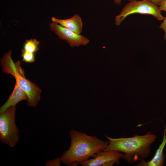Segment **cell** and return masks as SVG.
I'll return each mask as SVG.
<instances>
[{"mask_svg":"<svg viewBox=\"0 0 166 166\" xmlns=\"http://www.w3.org/2000/svg\"><path fill=\"white\" fill-rule=\"evenodd\" d=\"M70 146L60 158L64 164L77 166L82 162L93 157L107 147L109 141H105L96 136L87 135L73 129L69 132Z\"/></svg>","mask_w":166,"mask_h":166,"instance_id":"1","label":"cell"},{"mask_svg":"<svg viewBox=\"0 0 166 166\" xmlns=\"http://www.w3.org/2000/svg\"><path fill=\"white\" fill-rule=\"evenodd\" d=\"M105 136L109 143L104 151L116 150L123 152V158L130 163L147 157L150 153L151 146L156 138L150 132L144 135L127 138H113Z\"/></svg>","mask_w":166,"mask_h":166,"instance_id":"2","label":"cell"},{"mask_svg":"<svg viewBox=\"0 0 166 166\" xmlns=\"http://www.w3.org/2000/svg\"><path fill=\"white\" fill-rule=\"evenodd\" d=\"M11 55V51L10 50L5 53L1 59L2 71L14 76L16 82L28 96V105L35 107L40 100L41 90L36 84L25 77V72L21 66L20 61L14 62Z\"/></svg>","mask_w":166,"mask_h":166,"instance_id":"3","label":"cell"},{"mask_svg":"<svg viewBox=\"0 0 166 166\" xmlns=\"http://www.w3.org/2000/svg\"><path fill=\"white\" fill-rule=\"evenodd\" d=\"M161 11L158 5L148 0L130 2L116 17L115 24L117 26L120 25L127 16L135 14L150 15L159 20H163L164 18Z\"/></svg>","mask_w":166,"mask_h":166,"instance_id":"4","label":"cell"},{"mask_svg":"<svg viewBox=\"0 0 166 166\" xmlns=\"http://www.w3.org/2000/svg\"><path fill=\"white\" fill-rule=\"evenodd\" d=\"M16 106L7 109L0 115V140L11 148L14 147L19 138V130L15 122Z\"/></svg>","mask_w":166,"mask_h":166,"instance_id":"5","label":"cell"},{"mask_svg":"<svg viewBox=\"0 0 166 166\" xmlns=\"http://www.w3.org/2000/svg\"><path fill=\"white\" fill-rule=\"evenodd\" d=\"M50 30L54 32L59 38L65 40L70 46L73 47L80 45H86L89 42L87 37L77 34L61 26L52 22L49 24Z\"/></svg>","mask_w":166,"mask_h":166,"instance_id":"6","label":"cell"},{"mask_svg":"<svg viewBox=\"0 0 166 166\" xmlns=\"http://www.w3.org/2000/svg\"><path fill=\"white\" fill-rule=\"evenodd\" d=\"M124 154L119 151H103L97 154L93 159H89L81 163L82 166H112L120 164V160Z\"/></svg>","mask_w":166,"mask_h":166,"instance_id":"7","label":"cell"},{"mask_svg":"<svg viewBox=\"0 0 166 166\" xmlns=\"http://www.w3.org/2000/svg\"><path fill=\"white\" fill-rule=\"evenodd\" d=\"M28 100L26 92L16 82L12 93L6 102L0 108V114L4 113L7 109L12 106H16L19 102Z\"/></svg>","mask_w":166,"mask_h":166,"instance_id":"8","label":"cell"},{"mask_svg":"<svg viewBox=\"0 0 166 166\" xmlns=\"http://www.w3.org/2000/svg\"><path fill=\"white\" fill-rule=\"evenodd\" d=\"M53 22L61 26L79 34L83 31V23L81 17L77 14H75L71 18L65 19H61L52 17Z\"/></svg>","mask_w":166,"mask_h":166,"instance_id":"9","label":"cell"},{"mask_svg":"<svg viewBox=\"0 0 166 166\" xmlns=\"http://www.w3.org/2000/svg\"><path fill=\"white\" fill-rule=\"evenodd\" d=\"M166 128L164 127L162 141L157 149L153 158L150 161L146 162L142 160L136 165L137 166H162L164 164L165 155L163 150L166 144Z\"/></svg>","mask_w":166,"mask_h":166,"instance_id":"10","label":"cell"},{"mask_svg":"<svg viewBox=\"0 0 166 166\" xmlns=\"http://www.w3.org/2000/svg\"><path fill=\"white\" fill-rule=\"evenodd\" d=\"M39 43V42L35 39L26 40L24 45V49L27 51L34 53L39 49L38 47Z\"/></svg>","mask_w":166,"mask_h":166,"instance_id":"11","label":"cell"},{"mask_svg":"<svg viewBox=\"0 0 166 166\" xmlns=\"http://www.w3.org/2000/svg\"><path fill=\"white\" fill-rule=\"evenodd\" d=\"M21 56L22 61L26 63H32L35 61L34 53L27 51L24 49H22Z\"/></svg>","mask_w":166,"mask_h":166,"instance_id":"12","label":"cell"},{"mask_svg":"<svg viewBox=\"0 0 166 166\" xmlns=\"http://www.w3.org/2000/svg\"><path fill=\"white\" fill-rule=\"evenodd\" d=\"M62 162L60 158H56L48 161L46 164V166H59Z\"/></svg>","mask_w":166,"mask_h":166,"instance_id":"13","label":"cell"},{"mask_svg":"<svg viewBox=\"0 0 166 166\" xmlns=\"http://www.w3.org/2000/svg\"><path fill=\"white\" fill-rule=\"evenodd\" d=\"M158 6L161 11H164L166 12V0H162Z\"/></svg>","mask_w":166,"mask_h":166,"instance_id":"14","label":"cell"},{"mask_svg":"<svg viewBox=\"0 0 166 166\" xmlns=\"http://www.w3.org/2000/svg\"><path fill=\"white\" fill-rule=\"evenodd\" d=\"M159 27L164 31V38L166 39V17L164 18Z\"/></svg>","mask_w":166,"mask_h":166,"instance_id":"15","label":"cell"},{"mask_svg":"<svg viewBox=\"0 0 166 166\" xmlns=\"http://www.w3.org/2000/svg\"><path fill=\"white\" fill-rule=\"evenodd\" d=\"M129 2H132L133 1H136L137 0H128ZM153 3L157 5L158 6V5L160 1L162 0H148Z\"/></svg>","mask_w":166,"mask_h":166,"instance_id":"16","label":"cell"},{"mask_svg":"<svg viewBox=\"0 0 166 166\" xmlns=\"http://www.w3.org/2000/svg\"><path fill=\"white\" fill-rule=\"evenodd\" d=\"M122 0H114V2L116 4L120 5Z\"/></svg>","mask_w":166,"mask_h":166,"instance_id":"17","label":"cell"}]
</instances>
